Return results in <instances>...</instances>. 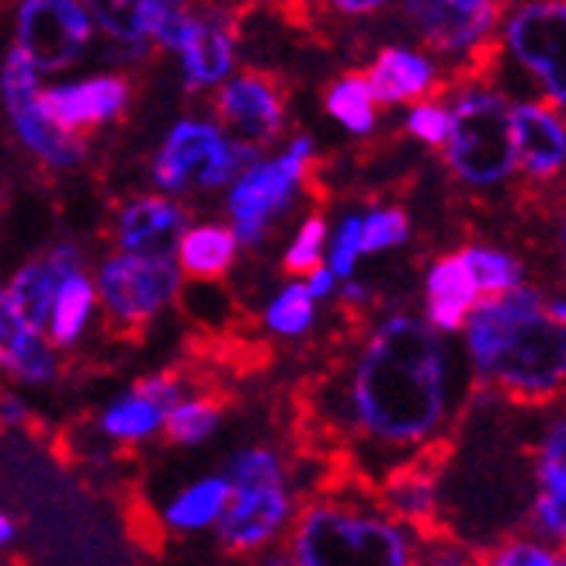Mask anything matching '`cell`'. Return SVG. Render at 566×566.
I'll list each match as a JSON object with an SVG mask.
<instances>
[{
    "label": "cell",
    "instance_id": "6da1fadb",
    "mask_svg": "<svg viewBox=\"0 0 566 566\" xmlns=\"http://www.w3.org/2000/svg\"><path fill=\"white\" fill-rule=\"evenodd\" d=\"M462 344L424 316L392 310L361 324L306 389V431L337 473L379 483L389 470L446 452L473 400Z\"/></svg>",
    "mask_w": 566,
    "mask_h": 566
},
{
    "label": "cell",
    "instance_id": "7a4b0ae2",
    "mask_svg": "<svg viewBox=\"0 0 566 566\" xmlns=\"http://www.w3.org/2000/svg\"><path fill=\"white\" fill-rule=\"evenodd\" d=\"M462 355L473 386L514 407L566 400V327L546 313V292L522 282L483 295L462 324Z\"/></svg>",
    "mask_w": 566,
    "mask_h": 566
},
{
    "label": "cell",
    "instance_id": "3957f363",
    "mask_svg": "<svg viewBox=\"0 0 566 566\" xmlns=\"http://www.w3.org/2000/svg\"><path fill=\"white\" fill-rule=\"evenodd\" d=\"M421 538L389 514L373 483L334 470L303 497L285 549L295 566H417Z\"/></svg>",
    "mask_w": 566,
    "mask_h": 566
},
{
    "label": "cell",
    "instance_id": "277c9868",
    "mask_svg": "<svg viewBox=\"0 0 566 566\" xmlns=\"http://www.w3.org/2000/svg\"><path fill=\"white\" fill-rule=\"evenodd\" d=\"M223 476L230 497L212 538L230 559L285 546L303 497L316 490L303 473V459L289 455L275 441H248L233 449L223 462Z\"/></svg>",
    "mask_w": 566,
    "mask_h": 566
},
{
    "label": "cell",
    "instance_id": "5b68a950",
    "mask_svg": "<svg viewBox=\"0 0 566 566\" xmlns=\"http://www.w3.org/2000/svg\"><path fill=\"white\" fill-rule=\"evenodd\" d=\"M449 175L473 195L507 191L518 178L511 129V97L486 77L462 81L449 105V136L441 143Z\"/></svg>",
    "mask_w": 566,
    "mask_h": 566
},
{
    "label": "cell",
    "instance_id": "8992f818",
    "mask_svg": "<svg viewBox=\"0 0 566 566\" xmlns=\"http://www.w3.org/2000/svg\"><path fill=\"white\" fill-rule=\"evenodd\" d=\"M507 0H403V21L434 56L459 63L455 81L486 77L501 49V21ZM449 84V87H452Z\"/></svg>",
    "mask_w": 566,
    "mask_h": 566
},
{
    "label": "cell",
    "instance_id": "52a82bcc",
    "mask_svg": "<svg viewBox=\"0 0 566 566\" xmlns=\"http://www.w3.org/2000/svg\"><path fill=\"white\" fill-rule=\"evenodd\" d=\"M258 164V146L230 139L219 126L202 118H181L164 136L150 164V175L160 191H216L233 185L240 170Z\"/></svg>",
    "mask_w": 566,
    "mask_h": 566
},
{
    "label": "cell",
    "instance_id": "ba28073f",
    "mask_svg": "<svg viewBox=\"0 0 566 566\" xmlns=\"http://www.w3.org/2000/svg\"><path fill=\"white\" fill-rule=\"evenodd\" d=\"M501 53L566 115V0H514L501 21Z\"/></svg>",
    "mask_w": 566,
    "mask_h": 566
},
{
    "label": "cell",
    "instance_id": "9c48e42d",
    "mask_svg": "<svg viewBox=\"0 0 566 566\" xmlns=\"http://www.w3.org/2000/svg\"><path fill=\"white\" fill-rule=\"evenodd\" d=\"M310 167H313V139L295 136L282 157L258 160L248 170H240L227 199L237 243L261 248L272 227L300 199V188L310 178Z\"/></svg>",
    "mask_w": 566,
    "mask_h": 566
},
{
    "label": "cell",
    "instance_id": "30bf717a",
    "mask_svg": "<svg viewBox=\"0 0 566 566\" xmlns=\"http://www.w3.org/2000/svg\"><path fill=\"white\" fill-rule=\"evenodd\" d=\"M97 295H102L105 324L115 337H136L178 300L181 275L170 258L146 254H115L102 261L97 272Z\"/></svg>",
    "mask_w": 566,
    "mask_h": 566
},
{
    "label": "cell",
    "instance_id": "8fae6325",
    "mask_svg": "<svg viewBox=\"0 0 566 566\" xmlns=\"http://www.w3.org/2000/svg\"><path fill=\"white\" fill-rule=\"evenodd\" d=\"M188 379L175 368H160V373L139 376L129 389L115 392V397L97 410L94 434L105 441L108 449L136 452L164 434L167 410L175 407L185 392Z\"/></svg>",
    "mask_w": 566,
    "mask_h": 566
},
{
    "label": "cell",
    "instance_id": "7c38bea8",
    "mask_svg": "<svg viewBox=\"0 0 566 566\" xmlns=\"http://www.w3.org/2000/svg\"><path fill=\"white\" fill-rule=\"evenodd\" d=\"M0 87H4L8 118H11V126H14L24 150H32L45 167H53V170H70L84 160V154H87L84 143L77 136L56 129L53 122L45 118V112L39 105V70L29 63V56H24L18 45H11L4 56Z\"/></svg>",
    "mask_w": 566,
    "mask_h": 566
},
{
    "label": "cell",
    "instance_id": "4fadbf2b",
    "mask_svg": "<svg viewBox=\"0 0 566 566\" xmlns=\"http://www.w3.org/2000/svg\"><path fill=\"white\" fill-rule=\"evenodd\" d=\"M94 21L81 0H21L14 18V45L39 73H60L91 45Z\"/></svg>",
    "mask_w": 566,
    "mask_h": 566
},
{
    "label": "cell",
    "instance_id": "5bb4252c",
    "mask_svg": "<svg viewBox=\"0 0 566 566\" xmlns=\"http://www.w3.org/2000/svg\"><path fill=\"white\" fill-rule=\"evenodd\" d=\"M212 115L223 122L240 143L268 146L275 143L285 129V91L275 73L264 70H243L230 77L212 97Z\"/></svg>",
    "mask_w": 566,
    "mask_h": 566
},
{
    "label": "cell",
    "instance_id": "9a60e30c",
    "mask_svg": "<svg viewBox=\"0 0 566 566\" xmlns=\"http://www.w3.org/2000/svg\"><path fill=\"white\" fill-rule=\"evenodd\" d=\"M514 150H518V175L532 188H546L566 175V115L543 97L511 102Z\"/></svg>",
    "mask_w": 566,
    "mask_h": 566
},
{
    "label": "cell",
    "instance_id": "2e32d148",
    "mask_svg": "<svg viewBox=\"0 0 566 566\" xmlns=\"http://www.w3.org/2000/svg\"><path fill=\"white\" fill-rule=\"evenodd\" d=\"M129 97L133 87L126 77H118V73H97V77L87 81H70L39 91V105L56 129L81 139L84 133L105 126V122L126 112Z\"/></svg>",
    "mask_w": 566,
    "mask_h": 566
},
{
    "label": "cell",
    "instance_id": "e0dca14e",
    "mask_svg": "<svg viewBox=\"0 0 566 566\" xmlns=\"http://www.w3.org/2000/svg\"><path fill=\"white\" fill-rule=\"evenodd\" d=\"M441 455H421L410 459L397 470H389L376 486L379 501L389 507V514L421 535L441 528V514H446V490H441Z\"/></svg>",
    "mask_w": 566,
    "mask_h": 566
},
{
    "label": "cell",
    "instance_id": "ac0fdd59",
    "mask_svg": "<svg viewBox=\"0 0 566 566\" xmlns=\"http://www.w3.org/2000/svg\"><path fill=\"white\" fill-rule=\"evenodd\" d=\"M63 373L60 352L42 331L24 324L8 289H0V379L29 389L53 386Z\"/></svg>",
    "mask_w": 566,
    "mask_h": 566
},
{
    "label": "cell",
    "instance_id": "d6986e66",
    "mask_svg": "<svg viewBox=\"0 0 566 566\" xmlns=\"http://www.w3.org/2000/svg\"><path fill=\"white\" fill-rule=\"evenodd\" d=\"M227 497H230V483L223 470L191 476L160 497V504L154 507V522L170 538L212 535L227 511Z\"/></svg>",
    "mask_w": 566,
    "mask_h": 566
},
{
    "label": "cell",
    "instance_id": "ffe728a7",
    "mask_svg": "<svg viewBox=\"0 0 566 566\" xmlns=\"http://www.w3.org/2000/svg\"><path fill=\"white\" fill-rule=\"evenodd\" d=\"M376 105H413L421 97H434L446 91L438 63L410 45H386L376 53L373 66L365 70Z\"/></svg>",
    "mask_w": 566,
    "mask_h": 566
},
{
    "label": "cell",
    "instance_id": "44dd1931",
    "mask_svg": "<svg viewBox=\"0 0 566 566\" xmlns=\"http://www.w3.org/2000/svg\"><path fill=\"white\" fill-rule=\"evenodd\" d=\"M188 212L170 195H139L118 209L115 240L122 251L146 258H170L185 233Z\"/></svg>",
    "mask_w": 566,
    "mask_h": 566
},
{
    "label": "cell",
    "instance_id": "7402d4cb",
    "mask_svg": "<svg viewBox=\"0 0 566 566\" xmlns=\"http://www.w3.org/2000/svg\"><path fill=\"white\" fill-rule=\"evenodd\" d=\"M483 300L476 279L462 254H441L424 275V319L438 331L455 337Z\"/></svg>",
    "mask_w": 566,
    "mask_h": 566
},
{
    "label": "cell",
    "instance_id": "603a6c76",
    "mask_svg": "<svg viewBox=\"0 0 566 566\" xmlns=\"http://www.w3.org/2000/svg\"><path fill=\"white\" fill-rule=\"evenodd\" d=\"M181 77L188 91H206L223 84L237 63V29L223 11H199L195 35L181 49Z\"/></svg>",
    "mask_w": 566,
    "mask_h": 566
},
{
    "label": "cell",
    "instance_id": "cb8c5ba5",
    "mask_svg": "<svg viewBox=\"0 0 566 566\" xmlns=\"http://www.w3.org/2000/svg\"><path fill=\"white\" fill-rule=\"evenodd\" d=\"M175 4L178 0H84L91 21L126 53L122 60L146 56V45Z\"/></svg>",
    "mask_w": 566,
    "mask_h": 566
},
{
    "label": "cell",
    "instance_id": "d4e9b609",
    "mask_svg": "<svg viewBox=\"0 0 566 566\" xmlns=\"http://www.w3.org/2000/svg\"><path fill=\"white\" fill-rule=\"evenodd\" d=\"M223 421H227V403L219 400L216 392L188 389L185 397L167 410L160 438L175 449L195 452V449H206L209 441L223 431Z\"/></svg>",
    "mask_w": 566,
    "mask_h": 566
},
{
    "label": "cell",
    "instance_id": "484cf974",
    "mask_svg": "<svg viewBox=\"0 0 566 566\" xmlns=\"http://www.w3.org/2000/svg\"><path fill=\"white\" fill-rule=\"evenodd\" d=\"M94 303H97V292L91 279L84 275V268L60 279L56 300L45 324V337L56 352H73L87 337V327L94 319Z\"/></svg>",
    "mask_w": 566,
    "mask_h": 566
},
{
    "label": "cell",
    "instance_id": "4316f807",
    "mask_svg": "<svg viewBox=\"0 0 566 566\" xmlns=\"http://www.w3.org/2000/svg\"><path fill=\"white\" fill-rule=\"evenodd\" d=\"M175 254H178V264L188 279L219 282L237 261V237H233V230L219 227V223H202V227H191L181 233Z\"/></svg>",
    "mask_w": 566,
    "mask_h": 566
},
{
    "label": "cell",
    "instance_id": "83f0119b",
    "mask_svg": "<svg viewBox=\"0 0 566 566\" xmlns=\"http://www.w3.org/2000/svg\"><path fill=\"white\" fill-rule=\"evenodd\" d=\"M60 272L56 264L49 258H35V261H24L11 285H8V295L14 310L24 316V324H32L35 331L45 334V324H49V310H53V300H56V289H60Z\"/></svg>",
    "mask_w": 566,
    "mask_h": 566
},
{
    "label": "cell",
    "instance_id": "f1b7e54d",
    "mask_svg": "<svg viewBox=\"0 0 566 566\" xmlns=\"http://www.w3.org/2000/svg\"><path fill=\"white\" fill-rule=\"evenodd\" d=\"M324 108L331 118H337L352 136H373L376 122H379V105L373 97V87H368L365 73H344L337 77L327 94H324Z\"/></svg>",
    "mask_w": 566,
    "mask_h": 566
},
{
    "label": "cell",
    "instance_id": "f546056e",
    "mask_svg": "<svg viewBox=\"0 0 566 566\" xmlns=\"http://www.w3.org/2000/svg\"><path fill=\"white\" fill-rule=\"evenodd\" d=\"M480 566H566V546L546 543L528 528H511L476 553Z\"/></svg>",
    "mask_w": 566,
    "mask_h": 566
},
{
    "label": "cell",
    "instance_id": "4dcf8cb0",
    "mask_svg": "<svg viewBox=\"0 0 566 566\" xmlns=\"http://www.w3.org/2000/svg\"><path fill=\"white\" fill-rule=\"evenodd\" d=\"M462 258H465V264H470L480 295L511 292L528 279L525 261L518 254L504 251V248H494V243H470V248L462 251Z\"/></svg>",
    "mask_w": 566,
    "mask_h": 566
},
{
    "label": "cell",
    "instance_id": "1f68e13d",
    "mask_svg": "<svg viewBox=\"0 0 566 566\" xmlns=\"http://www.w3.org/2000/svg\"><path fill=\"white\" fill-rule=\"evenodd\" d=\"M316 327V300L306 285L292 282L264 306V331L282 340H300Z\"/></svg>",
    "mask_w": 566,
    "mask_h": 566
},
{
    "label": "cell",
    "instance_id": "d6a6232c",
    "mask_svg": "<svg viewBox=\"0 0 566 566\" xmlns=\"http://www.w3.org/2000/svg\"><path fill=\"white\" fill-rule=\"evenodd\" d=\"M410 240V216L400 206H373L361 212V258L397 251Z\"/></svg>",
    "mask_w": 566,
    "mask_h": 566
},
{
    "label": "cell",
    "instance_id": "836d02e7",
    "mask_svg": "<svg viewBox=\"0 0 566 566\" xmlns=\"http://www.w3.org/2000/svg\"><path fill=\"white\" fill-rule=\"evenodd\" d=\"M522 525L538 538H546V543L566 546V490L528 486Z\"/></svg>",
    "mask_w": 566,
    "mask_h": 566
},
{
    "label": "cell",
    "instance_id": "e575fe53",
    "mask_svg": "<svg viewBox=\"0 0 566 566\" xmlns=\"http://www.w3.org/2000/svg\"><path fill=\"white\" fill-rule=\"evenodd\" d=\"M324 251H327V223H324V216L313 212L303 219V227L295 230L289 251L282 258V272L289 279H306L313 268L324 264Z\"/></svg>",
    "mask_w": 566,
    "mask_h": 566
},
{
    "label": "cell",
    "instance_id": "d590c367",
    "mask_svg": "<svg viewBox=\"0 0 566 566\" xmlns=\"http://www.w3.org/2000/svg\"><path fill=\"white\" fill-rule=\"evenodd\" d=\"M358 258H361V209L340 216V223L331 237V248H327V268L337 282L355 279Z\"/></svg>",
    "mask_w": 566,
    "mask_h": 566
},
{
    "label": "cell",
    "instance_id": "8d00e7d4",
    "mask_svg": "<svg viewBox=\"0 0 566 566\" xmlns=\"http://www.w3.org/2000/svg\"><path fill=\"white\" fill-rule=\"evenodd\" d=\"M403 133L424 146H441L449 136V105L438 102V97H421V102H413L403 118Z\"/></svg>",
    "mask_w": 566,
    "mask_h": 566
},
{
    "label": "cell",
    "instance_id": "74e56055",
    "mask_svg": "<svg viewBox=\"0 0 566 566\" xmlns=\"http://www.w3.org/2000/svg\"><path fill=\"white\" fill-rule=\"evenodd\" d=\"M417 566H480V563H476V549L459 543L452 532L438 528L421 538V563Z\"/></svg>",
    "mask_w": 566,
    "mask_h": 566
},
{
    "label": "cell",
    "instance_id": "f35d334b",
    "mask_svg": "<svg viewBox=\"0 0 566 566\" xmlns=\"http://www.w3.org/2000/svg\"><path fill=\"white\" fill-rule=\"evenodd\" d=\"M32 407L29 400H21L18 392L4 389L0 392V431H24L32 424Z\"/></svg>",
    "mask_w": 566,
    "mask_h": 566
},
{
    "label": "cell",
    "instance_id": "ab89813d",
    "mask_svg": "<svg viewBox=\"0 0 566 566\" xmlns=\"http://www.w3.org/2000/svg\"><path fill=\"white\" fill-rule=\"evenodd\" d=\"M18 546H21V518L11 507L0 504V553L11 556Z\"/></svg>",
    "mask_w": 566,
    "mask_h": 566
},
{
    "label": "cell",
    "instance_id": "60d3db41",
    "mask_svg": "<svg viewBox=\"0 0 566 566\" xmlns=\"http://www.w3.org/2000/svg\"><path fill=\"white\" fill-rule=\"evenodd\" d=\"M327 4L344 18H368V14H379L392 0H327Z\"/></svg>",
    "mask_w": 566,
    "mask_h": 566
},
{
    "label": "cell",
    "instance_id": "b9f144b4",
    "mask_svg": "<svg viewBox=\"0 0 566 566\" xmlns=\"http://www.w3.org/2000/svg\"><path fill=\"white\" fill-rule=\"evenodd\" d=\"M334 285H337V279H334L331 268H324V264L313 268V272L306 275V292L313 295L316 303H319V300H331V295H334Z\"/></svg>",
    "mask_w": 566,
    "mask_h": 566
},
{
    "label": "cell",
    "instance_id": "7bdbcfd3",
    "mask_svg": "<svg viewBox=\"0 0 566 566\" xmlns=\"http://www.w3.org/2000/svg\"><path fill=\"white\" fill-rule=\"evenodd\" d=\"M237 566H295V559L289 556L285 546H275V549H264L258 556H248V559H233Z\"/></svg>",
    "mask_w": 566,
    "mask_h": 566
},
{
    "label": "cell",
    "instance_id": "ee69618b",
    "mask_svg": "<svg viewBox=\"0 0 566 566\" xmlns=\"http://www.w3.org/2000/svg\"><path fill=\"white\" fill-rule=\"evenodd\" d=\"M556 243H559V254H563V264H566V199L556 209Z\"/></svg>",
    "mask_w": 566,
    "mask_h": 566
},
{
    "label": "cell",
    "instance_id": "f6af8a7d",
    "mask_svg": "<svg viewBox=\"0 0 566 566\" xmlns=\"http://www.w3.org/2000/svg\"><path fill=\"white\" fill-rule=\"evenodd\" d=\"M546 313L566 327V295H546Z\"/></svg>",
    "mask_w": 566,
    "mask_h": 566
},
{
    "label": "cell",
    "instance_id": "bcb514c9",
    "mask_svg": "<svg viewBox=\"0 0 566 566\" xmlns=\"http://www.w3.org/2000/svg\"><path fill=\"white\" fill-rule=\"evenodd\" d=\"M0 566H8V553H0Z\"/></svg>",
    "mask_w": 566,
    "mask_h": 566
}]
</instances>
